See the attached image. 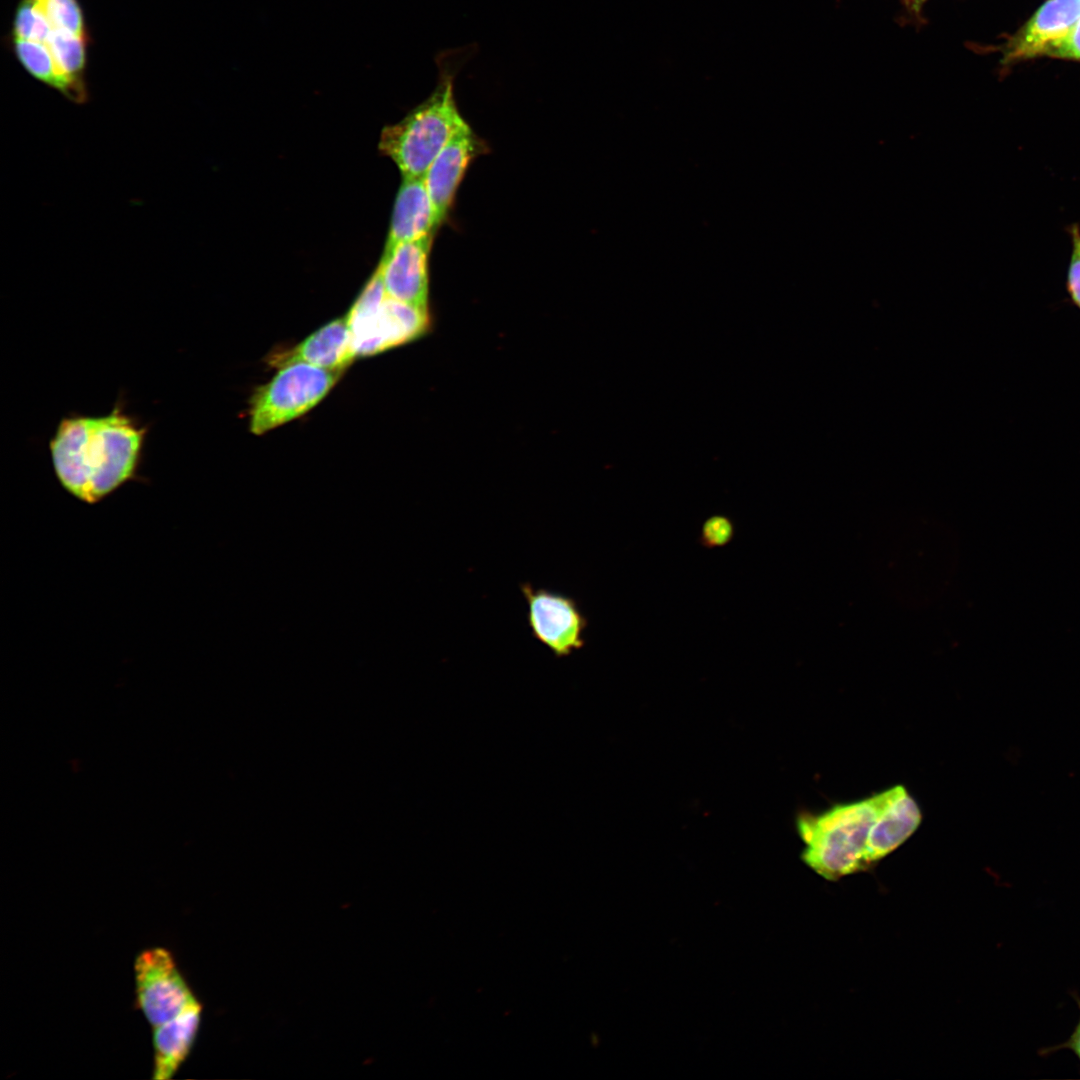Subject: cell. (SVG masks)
Listing matches in <instances>:
<instances>
[{"instance_id": "6da1fadb", "label": "cell", "mask_w": 1080, "mask_h": 1080, "mask_svg": "<svg viewBox=\"0 0 1080 1080\" xmlns=\"http://www.w3.org/2000/svg\"><path fill=\"white\" fill-rule=\"evenodd\" d=\"M145 435L120 408L104 416L65 417L49 444L55 473L71 494L96 502L135 475Z\"/></svg>"}, {"instance_id": "7a4b0ae2", "label": "cell", "mask_w": 1080, "mask_h": 1080, "mask_svg": "<svg viewBox=\"0 0 1080 1080\" xmlns=\"http://www.w3.org/2000/svg\"><path fill=\"white\" fill-rule=\"evenodd\" d=\"M11 36L28 73L76 103L86 100L88 33L78 0H21Z\"/></svg>"}, {"instance_id": "3957f363", "label": "cell", "mask_w": 1080, "mask_h": 1080, "mask_svg": "<svg viewBox=\"0 0 1080 1080\" xmlns=\"http://www.w3.org/2000/svg\"><path fill=\"white\" fill-rule=\"evenodd\" d=\"M466 58L464 49L438 55L439 81L434 92L401 121L383 129L379 148L403 177H424L436 156L466 124L453 93L454 76Z\"/></svg>"}, {"instance_id": "277c9868", "label": "cell", "mask_w": 1080, "mask_h": 1080, "mask_svg": "<svg viewBox=\"0 0 1080 1080\" xmlns=\"http://www.w3.org/2000/svg\"><path fill=\"white\" fill-rule=\"evenodd\" d=\"M879 807L878 793L839 803L821 813L801 814L797 829L805 843L802 859L823 878L834 881L870 868L868 834Z\"/></svg>"}, {"instance_id": "5b68a950", "label": "cell", "mask_w": 1080, "mask_h": 1080, "mask_svg": "<svg viewBox=\"0 0 1080 1080\" xmlns=\"http://www.w3.org/2000/svg\"><path fill=\"white\" fill-rule=\"evenodd\" d=\"M346 317L356 357L375 355L413 341L430 327L428 310L386 294L378 267Z\"/></svg>"}, {"instance_id": "8992f818", "label": "cell", "mask_w": 1080, "mask_h": 1080, "mask_svg": "<svg viewBox=\"0 0 1080 1080\" xmlns=\"http://www.w3.org/2000/svg\"><path fill=\"white\" fill-rule=\"evenodd\" d=\"M343 373L304 363L280 368L250 398V431L261 435L307 413L329 393Z\"/></svg>"}, {"instance_id": "52a82bcc", "label": "cell", "mask_w": 1080, "mask_h": 1080, "mask_svg": "<svg viewBox=\"0 0 1080 1080\" xmlns=\"http://www.w3.org/2000/svg\"><path fill=\"white\" fill-rule=\"evenodd\" d=\"M134 973L137 1005L152 1027L175 1018L196 999L173 955L163 947L139 953Z\"/></svg>"}, {"instance_id": "ba28073f", "label": "cell", "mask_w": 1080, "mask_h": 1080, "mask_svg": "<svg viewBox=\"0 0 1080 1080\" xmlns=\"http://www.w3.org/2000/svg\"><path fill=\"white\" fill-rule=\"evenodd\" d=\"M520 590L527 603V622L532 636L555 657L571 655L585 645L588 620L577 601L565 594L522 583Z\"/></svg>"}, {"instance_id": "9c48e42d", "label": "cell", "mask_w": 1080, "mask_h": 1080, "mask_svg": "<svg viewBox=\"0 0 1080 1080\" xmlns=\"http://www.w3.org/2000/svg\"><path fill=\"white\" fill-rule=\"evenodd\" d=\"M1080 18V0H1046L1007 41L1004 64L1045 56Z\"/></svg>"}, {"instance_id": "30bf717a", "label": "cell", "mask_w": 1080, "mask_h": 1080, "mask_svg": "<svg viewBox=\"0 0 1080 1080\" xmlns=\"http://www.w3.org/2000/svg\"><path fill=\"white\" fill-rule=\"evenodd\" d=\"M432 236L396 245L384 251L378 265L386 294L428 310V255Z\"/></svg>"}, {"instance_id": "8fae6325", "label": "cell", "mask_w": 1080, "mask_h": 1080, "mask_svg": "<svg viewBox=\"0 0 1080 1080\" xmlns=\"http://www.w3.org/2000/svg\"><path fill=\"white\" fill-rule=\"evenodd\" d=\"M878 795L879 807L866 844L870 866L903 844L922 820L921 809L905 786L895 785Z\"/></svg>"}, {"instance_id": "7c38bea8", "label": "cell", "mask_w": 1080, "mask_h": 1080, "mask_svg": "<svg viewBox=\"0 0 1080 1080\" xmlns=\"http://www.w3.org/2000/svg\"><path fill=\"white\" fill-rule=\"evenodd\" d=\"M480 141L466 123L448 141L424 175L437 225L447 217L458 186L473 158L480 152Z\"/></svg>"}, {"instance_id": "4fadbf2b", "label": "cell", "mask_w": 1080, "mask_h": 1080, "mask_svg": "<svg viewBox=\"0 0 1080 1080\" xmlns=\"http://www.w3.org/2000/svg\"><path fill=\"white\" fill-rule=\"evenodd\" d=\"M356 358L346 315L334 319L300 343L271 352L266 362L276 368L304 363L345 371Z\"/></svg>"}, {"instance_id": "5bb4252c", "label": "cell", "mask_w": 1080, "mask_h": 1080, "mask_svg": "<svg viewBox=\"0 0 1080 1080\" xmlns=\"http://www.w3.org/2000/svg\"><path fill=\"white\" fill-rule=\"evenodd\" d=\"M438 227L424 177H403L384 251L428 236Z\"/></svg>"}, {"instance_id": "9a60e30c", "label": "cell", "mask_w": 1080, "mask_h": 1080, "mask_svg": "<svg viewBox=\"0 0 1080 1080\" xmlns=\"http://www.w3.org/2000/svg\"><path fill=\"white\" fill-rule=\"evenodd\" d=\"M202 1005L194 999L175 1018L153 1027V1079L171 1078L188 1057L201 1021Z\"/></svg>"}, {"instance_id": "2e32d148", "label": "cell", "mask_w": 1080, "mask_h": 1080, "mask_svg": "<svg viewBox=\"0 0 1080 1080\" xmlns=\"http://www.w3.org/2000/svg\"><path fill=\"white\" fill-rule=\"evenodd\" d=\"M734 534V523L729 517L713 515L703 523L700 543L708 549L723 547L731 542Z\"/></svg>"}, {"instance_id": "e0dca14e", "label": "cell", "mask_w": 1080, "mask_h": 1080, "mask_svg": "<svg viewBox=\"0 0 1080 1080\" xmlns=\"http://www.w3.org/2000/svg\"><path fill=\"white\" fill-rule=\"evenodd\" d=\"M1067 231L1071 252L1066 271V289L1072 303L1080 310V226L1072 224Z\"/></svg>"}, {"instance_id": "ac0fdd59", "label": "cell", "mask_w": 1080, "mask_h": 1080, "mask_svg": "<svg viewBox=\"0 0 1080 1080\" xmlns=\"http://www.w3.org/2000/svg\"><path fill=\"white\" fill-rule=\"evenodd\" d=\"M1045 56L1080 61V18L1071 30L1047 51Z\"/></svg>"}, {"instance_id": "d6986e66", "label": "cell", "mask_w": 1080, "mask_h": 1080, "mask_svg": "<svg viewBox=\"0 0 1080 1080\" xmlns=\"http://www.w3.org/2000/svg\"><path fill=\"white\" fill-rule=\"evenodd\" d=\"M1064 1046L1071 1049L1074 1054L1080 1059V1020Z\"/></svg>"}, {"instance_id": "ffe728a7", "label": "cell", "mask_w": 1080, "mask_h": 1080, "mask_svg": "<svg viewBox=\"0 0 1080 1080\" xmlns=\"http://www.w3.org/2000/svg\"><path fill=\"white\" fill-rule=\"evenodd\" d=\"M906 1L910 2L911 5H913L914 7H917L925 0H906Z\"/></svg>"}]
</instances>
